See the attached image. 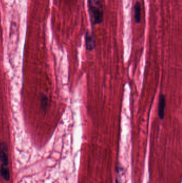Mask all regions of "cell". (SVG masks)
Returning a JSON list of instances; mask_svg holds the SVG:
<instances>
[{
  "label": "cell",
  "instance_id": "1",
  "mask_svg": "<svg viewBox=\"0 0 182 183\" xmlns=\"http://www.w3.org/2000/svg\"><path fill=\"white\" fill-rule=\"evenodd\" d=\"M88 7L92 25L100 24L103 20V1L88 0Z\"/></svg>",
  "mask_w": 182,
  "mask_h": 183
},
{
  "label": "cell",
  "instance_id": "2",
  "mask_svg": "<svg viewBox=\"0 0 182 183\" xmlns=\"http://www.w3.org/2000/svg\"><path fill=\"white\" fill-rule=\"evenodd\" d=\"M85 48L88 51H92L96 47L95 34L91 31H88L85 34Z\"/></svg>",
  "mask_w": 182,
  "mask_h": 183
},
{
  "label": "cell",
  "instance_id": "3",
  "mask_svg": "<svg viewBox=\"0 0 182 183\" xmlns=\"http://www.w3.org/2000/svg\"><path fill=\"white\" fill-rule=\"evenodd\" d=\"M0 161L3 166H8V150L7 145L5 143H0Z\"/></svg>",
  "mask_w": 182,
  "mask_h": 183
},
{
  "label": "cell",
  "instance_id": "4",
  "mask_svg": "<svg viewBox=\"0 0 182 183\" xmlns=\"http://www.w3.org/2000/svg\"><path fill=\"white\" fill-rule=\"evenodd\" d=\"M165 95L163 94H161L159 99L158 103V115L160 119H163L165 117Z\"/></svg>",
  "mask_w": 182,
  "mask_h": 183
},
{
  "label": "cell",
  "instance_id": "5",
  "mask_svg": "<svg viewBox=\"0 0 182 183\" xmlns=\"http://www.w3.org/2000/svg\"><path fill=\"white\" fill-rule=\"evenodd\" d=\"M0 175L5 181H9L10 179V173L8 166L1 165L0 167Z\"/></svg>",
  "mask_w": 182,
  "mask_h": 183
},
{
  "label": "cell",
  "instance_id": "6",
  "mask_svg": "<svg viewBox=\"0 0 182 183\" xmlns=\"http://www.w3.org/2000/svg\"><path fill=\"white\" fill-rule=\"evenodd\" d=\"M134 17H135V21L137 24H139L140 23L141 21V6L140 2H137L136 3L134 7Z\"/></svg>",
  "mask_w": 182,
  "mask_h": 183
},
{
  "label": "cell",
  "instance_id": "7",
  "mask_svg": "<svg viewBox=\"0 0 182 183\" xmlns=\"http://www.w3.org/2000/svg\"><path fill=\"white\" fill-rule=\"evenodd\" d=\"M116 183H120V182H119V181L118 179L117 178L116 179Z\"/></svg>",
  "mask_w": 182,
  "mask_h": 183
}]
</instances>
